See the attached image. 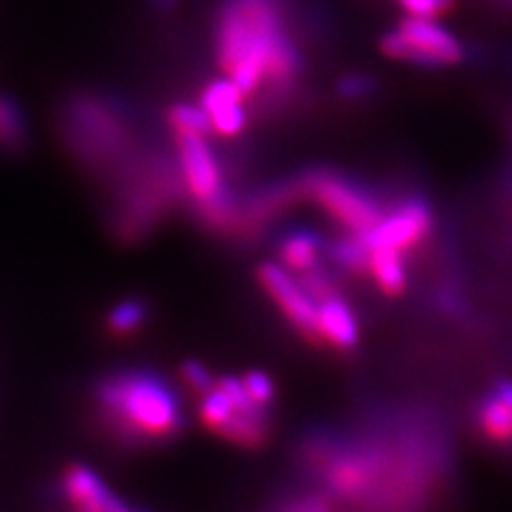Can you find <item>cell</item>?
<instances>
[{
    "instance_id": "cell-9",
    "label": "cell",
    "mask_w": 512,
    "mask_h": 512,
    "mask_svg": "<svg viewBox=\"0 0 512 512\" xmlns=\"http://www.w3.org/2000/svg\"><path fill=\"white\" fill-rule=\"evenodd\" d=\"M69 498L84 510L92 512H126L128 506L111 491L103 480L86 466H73L64 478Z\"/></svg>"
},
{
    "instance_id": "cell-15",
    "label": "cell",
    "mask_w": 512,
    "mask_h": 512,
    "mask_svg": "<svg viewBox=\"0 0 512 512\" xmlns=\"http://www.w3.org/2000/svg\"><path fill=\"white\" fill-rule=\"evenodd\" d=\"M171 124L178 135H205L210 133L212 122L203 107L195 105H175L171 109Z\"/></svg>"
},
{
    "instance_id": "cell-10",
    "label": "cell",
    "mask_w": 512,
    "mask_h": 512,
    "mask_svg": "<svg viewBox=\"0 0 512 512\" xmlns=\"http://www.w3.org/2000/svg\"><path fill=\"white\" fill-rule=\"evenodd\" d=\"M478 427L493 444H512V380H500L480 402Z\"/></svg>"
},
{
    "instance_id": "cell-18",
    "label": "cell",
    "mask_w": 512,
    "mask_h": 512,
    "mask_svg": "<svg viewBox=\"0 0 512 512\" xmlns=\"http://www.w3.org/2000/svg\"><path fill=\"white\" fill-rule=\"evenodd\" d=\"M408 15L414 18H434L438 20L440 15L448 13L455 7V0H397Z\"/></svg>"
},
{
    "instance_id": "cell-1",
    "label": "cell",
    "mask_w": 512,
    "mask_h": 512,
    "mask_svg": "<svg viewBox=\"0 0 512 512\" xmlns=\"http://www.w3.org/2000/svg\"><path fill=\"white\" fill-rule=\"evenodd\" d=\"M216 52L244 96L263 92L269 101L284 99L303 71L286 0H220Z\"/></svg>"
},
{
    "instance_id": "cell-11",
    "label": "cell",
    "mask_w": 512,
    "mask_h": 512,
    "mask_svg": "<svg viewBox=\"0 0 512 512\" xmlns=\"http://www.w3.org/2000/svg\"><path fill=\"white\" fill-rule=\"evenodd\" d=\"M318 338L342 350L357 344V318L348 303L338 295L318 301Z\"/></svg>"
},
{
    "instance_id": "cell-13",
    "label": "cell",
    "mask_w": 512,
    "mask_h": 512,
    "mask_svg": "<svg viewBox=\"0 0 512 512\" xmlns=\"http://www.w3.org/2000/svg\"><path fill=\"white\" fill-rule=\"evenodd\" d=\"M320 248H323V242H320V237L316 233L308 229H297L284 239L280 246V254L288 269L303 274V271H308L316 265Z\"/></svg>"
},
{
    "instance_id": "cell-14",
    "label": "cell",
    "mask_w": 512,
    "mask_h": 512,
    "mask_svg": "<svg viewBox=\"0 0 512 512\" xmlns=\"http://www.w3.org/2000/svg\"><path fill=\"white\" fill-rule=\"evenodd\" d=\"M331 259L350 271H363L370 267V248L359 233L342 237L331 246Z\"/></svg>"
},
{
    "instance_id": "cell-21",
    "label": "cell",
    "mask_w": 512,
    "mask_h": 512,
    "mask_svg": "<svg viewBox=\"0 0 512 512\" xmlns=\"http://www.w3.org/2000/svg\"><path fill=\"white\" fill-rule=\"evenodd\" d=\"M244 387H246V391L250 393L254 402L261 404V406L269 404L271 397H274V384H271V380L261 372L248 374L246 380H244Z\"/></svg>"
},
{
    "instance_id": "cell-7",
    "label": "cell",
    "mask_w": 512,
    "mask_h": 512,
    "mask_svg": "<svg viewBox=\"0 0 512 512\" xmlns=\"http://www.w3.org/2000/svg\"><path fill=\"white\" fill-rule=\"evenodd\" d=\"M259 280L265 291L274 297L286 318L310 340L318 338V301L280 265L265 263L259 269Z\"/></svg>"
},
{
    "instance_id": "cell-6",
    "label": "cell",
    "mask_w": 512,
    "mask_h": 512,
    "mask_svg": "<svg viewBox=\"0 0 512 512\" xmlns=\"http://www.w3.org/2000/svg\"><path fill=\"white\" fill-rule=\"evenodd\" d=\"M431 227L429 207L423 199H406L389 214H382L376 227L361 233L367 248H393L404 252L427 237Z\"/></svg>"
},
{
    "instance_id": "cell-8",
    "label": "cell",
    "mask_w": 512,
    "mask_h": 512,
    "mask_svg": "<svg viewBox=\"0 0 512 512\" xmlns=\"http://www.w3.org/2000/svg\"><path fill=\"white\" fill-rule=\"evenodd\" d=\"M244 92L233 82L231 77L218 79L205 88L201 107L210 116L212 128L220 135H237L244 128L246 111L242 105Z\"/></svg>"
},
{
    "instance_id": "cell-12",
    "label": "cell",
    "mask_w": 512,
    "mask_h": 512,
    "mask_svg": "<svg viewBox=\"0 0 512 512\" xmlns=\"http://www.w3.org/2000/svg\"><path fill=\"white\" fill-rule=\"evenodd\" d=\"M384 293L397 295L406 288V267L402 252L393 248H370V267Z\"/></svg>"
},
{
    "instance_id": "cell-22",
    "label": "cell",
    "mask_w": 512,
    "mask_h": 512,
    "mask_svg": "<svg viewBox=\"0 0 512 512\" xmlns=\"http://www.w3.org/2000/svg\"><path fill=\"white\" fill-rule=\"evenodd\" d=\"M148 3H150V7H154L160 13H167V11L178 7V0H148Z\"/></svg>"
},
{
    "instance_id": "cell-17",
    "label": "cell",
    "mask_w": 512,
    "mask_h": 512,
    "mask_svg": "<svg viewBox=\"0 0 512 512\" xmlns=\"http://www.w3.org/2000/svg\"><path fill=\"white\" fill-rule=\"evenodd\" d=\"M0 137L9 146H18L20 139L24 137L20 109L13 101L5 99V96H0Z\"/></svg>"
},
{
    "instance_id": "cell-5",
    "label": "cell",
    "mask_w": 512,
    "mask_h": 512,
    "mask_svg": "<svg viewBox=\"0 0 512 512\" xmlns=\"http://www.w3.org/2000/svg\"><path fill=\"white\" fill-rule=\"evenodd\" d=\"M303 188L335 220L342 222L350 233L361 235L370 231L382 218L380 207L370 192H365L355 182H350L333 171L310 173L306 182H303Z\"/></svg>"
},
{
    "instance_id": "cell-4",
    "label": "cell",
    "mask_w": 512,
    "mask_h": 512,
    "mask_svg": "<svg viewBox=\"0 0 512 512\" xmlns=\"http://www.w3.org/2000/svg\"><path fill=\"white\" fill-rule=\"evenodd\" d=\"M382 52L389 58L404 60L423 69H440L457 64L463 58V45L451 30L434 18L408 15L395 30L380 39Z\"/></svg>"
},
{
    "instance_id": "cell-19",
    "label": "cell",
    "mask_w": 512,
    "mask_h": 512,
    "mask_svg": "<svg viewBox=\"0 0 512 512\" xmlns=\"http://www.w3.org/2000/svg\"><path fill=\"white\" fill-rule=\"evenodd\" d=\"M376 90V82L367 75V73H348L340 79L338 84V92L348 101H357V99H365Z\"/></svg>"
},
{
    "instance_id": "cell-16",
    "label": "cell",
    "mask_w": 512,
    "mask_h": 512,
    "mask_svg": "<svg viewBox=\"0 0 512 512\" xmlns=\"http://www.w3.org/2000/svg\"><path fill=\"white\" fill-rule=\"evenodd\" d=\"M143 318H146V306H143L141 301H122L120 306L111 310L109 327L116 333H131L143 323Z\"/></svg>"
},
{
    "instance_id": "cell-2",
    "label": "cell",
    "mask_w": 512,
    "mask_h": 512,
    "mask_svg": "<svg viewBox=\"0 0 512 512\" xmlns=\"http://www.w3.org/2000/svg\"><path fill=\"white\" fill-rule=\"evenodd\" d=\"M99 399L122 434L133 440L171 438L182 427L180 399L154 374H122L101 384Z\"/></svg>"
},
{
    "instance_id": "cell-3",
    "label": "cell",
    "mask_w": 512,
    "mask_h": 512,
    "mask_svg": "<svg viewBox=\"0 0 512 512\" xmlns=\"http://www.w3.org/2000/svg\"><path fill=\"white\" fill-rule=\"evenodd\" d=\"M180 165L190 195L201 205L205 220L227 229L239 220V212L224 188L218 160L203 135H180Z\"/></svg>"
},
{
    "instance_id": "cell-20",
    "label": "cell",
    "mask_w": 512,
    "mask_h": 512,
    "mask_svg": "<svg viewBox=\"0 0 512 512\" xmlns=\"http://www.w3.org/2000/svg\"><path fill=\"white\" fill-rule=\"evenodd\" d=\"M182 374H184L186 382L190 384V389H195V391H199V393H203V395L214 387L212 374L207 372V367L201 365L199 361H188V363H184Z\"/></svg>"
}]
</instances>
